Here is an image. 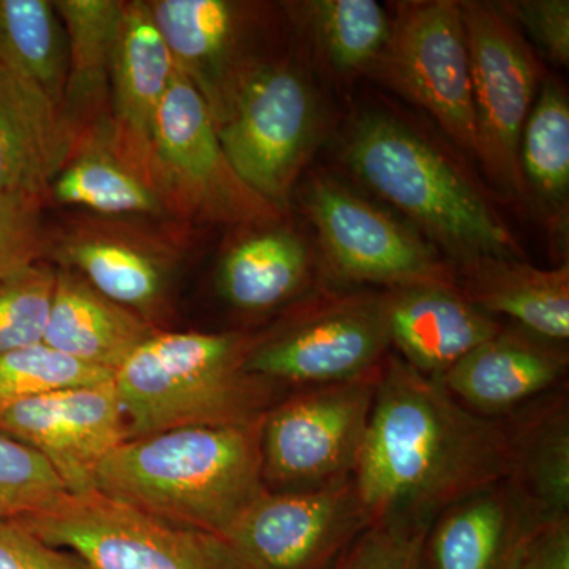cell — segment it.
Segmentation results:
<instances>
[{"instance_id":"cell-1","label":"cell","mask_w":569,"mask_h":569,"mask_svg":"<svg viewBox=\"0 0 569 569\" xmlns=\"http://www.w3.org/2000/svg\"><path fill=\"white\" fill-rule=\"evenodd\" d=\"M509 475L505 419L479 417L391 351L353 475L370 523L429 527Z\"/></svg>"},{"instance_id":"cell-12","label":"cell","mask_w":569,"mask_h":569,"mask_svg":"<svg viewBox=\"0 0 569 569\" xmlns=\"http://www.w3.org/2000/svg\"><path fill=\"white\" fill-rule=\"evenodd\" d=\"M369 526L350 477L317 489H266L223 541L246 569H329Z\"/></svg>"},{"instance_id":"cell-17","label":"cell","mask_w":569,"mask_h":569,"mask_svg":"<svg viewBox=\"0 0 569 569\" xmlns=\"http://www.w3.org/2000/svg\"><path fill=\"white\" fill-rule=\"evenodd\" d=\"M563 343L503 328L463 356L438 383L479 417L505 419L561 389L568 373Z\"/></svg>"},{"instance_id":"cell-3","label":"cell","mask_w":569,"mask_h":569,"mask_svg":"<svg viewBox=\"0 0 569 569\" xmlns=\"http://www.w3.org/2000/svg\"><path fill=\"white\" fill-rule=\"evenodd\" d=\"M343 159L462 264L516 258L519 247L485 193L425 134L383 111L356 119Z\"/></svg>"},{"instance_id":"cell-38","label":"cell","mask_w":569,"mask_h":569,"mask_svg":"<svg viewBox=\"0 0 569 569\" xmlns=\"http://www.w3.org/2000/svg\"><path fill=\"white\" fill-rule=\"evenodd\" d=\"M519 569H569V518L542 523L535 531Z\"/></svg>"},{"instance_id":"cell-36","label":"cell","mask_w":569,"mask_h":569,"mask_svg":"<svg viewBox=\"0 0 569 569\" xmlns=\"http://www.w3.org/2000/svg\"><path fill=\"white\" fill-rule=\"evenodd\" d=\"M516 24L529 31L531 39L560 66L569 62L568 0H519L498 3Z\"/></svg>"},{"instance_id":"cell-10","label":"cell","mask_w":569,"mask_h":569,"mask_svg":"<svg viewBox=\"0 0 569 569\" xmlns=\"http://www.w3.org/2000/svg\"><path fill=\"white\" fill-rule=\"evenodd\" d=\"M383 295L323 296L279 335L252 340L244 369L301 388L380 372L391 353Z\"/></svg>"},{"instance_id":"cell-22","label":"cell","mask_w":569,"mask_h":569,"mask_svg":"<svg viewBox=\"0 0 569 569\" xmlns=\"http://www.w3.org/2000/svg\"><path fill=\"white\" fill-rule=\"evenodd\" d=\"M471 305L492 317L511 318L523 331L563 343L569 339V266L535 268L516 258L463 264L459 288Z\"/></svg>"},{"instance_id":"cell-29","label":"cell","mask_w":569,"mask_h":569,"mask_svg":"<svg viewBox=\"0 0 569 569\" xmlns=\"http://www.w3.org/2000/svg\"><path fill=\"white\" fill-rule=\"evenodd\" d=\"M523 182L549 204H563L569 190V103L553 78L539 86L519 146Z\"/></svg>"},{"instance_id":"cell-18","label":"cell","mask_w":569,"mask_h":569,"mask_svg":"<svg viewBox=\"0 0 569 569\" xmlns=\"http://www.w3.org/2000/svg\"><path fill=\"white\" fill-rule=\"evenodd\" d=\"M383 299L392 353L433 381L501 329L456 283L396 288Z\"/></svg>"},{"instance_id":"cell-25","label":"cell","mask_w":569,"mask_h":569,"mask_svg":"<svg viewBox=\"0 0 569 569\" xmlns=\"http://www.w3.org/2000/svg\"><path fill=\"white\" fill-rule=\"evenodd\" d=\"M309 276L305 241L293 231L272 228L247 236L224 253L219 288L231 306L260 312L293 298Z\"/></svg>"},{"instance_id":"cell-28","label":"cell","mask_w":569,"mask_h":569,"mask_svg":"<svg viewBox=\"0 0 569 569\" xmlns=\"http://www.w3.org/2000/svg\"><path fill=\"white\" fill-rule=\"evenodd\" d=\"M0 66L66 111L69 47L54 3L0 0Z\"/></svg>"},{"instance_id":"cell-9","label":"cell","mask_w":569,"mask_h":569,"mask_svg":"<svg viewBox=\"0 0 569 569\" xmlns=\"http://www.w3.org/2000/svg\"><path fill=\"white\" fill-rule=\"evenodd\" d=\"M157 189L171 208L223 224H263L279 209L239 178L200 92L174 71L153 138Z\"/></svg>"},{"instance_id":"cell-5","label":"cell","mask_w":569,"mask_h":569,"mask_svg":"<svg viewBox=\"0 0 569 569\" xmlns=\"http://www.w3.org/2000/svg\"><path fill=\"white\" fill-rule=\"evenodd\" d=\"M212 121L239 178L282 209L321 127L317 93L305 74L284 63L242 67Z\"/></svg>"},{"instance_id":"cell-19","label":"cell","mask_w":569,"mask_h":569,"mask_svg":"<svg viewBox=\"0 0 569 569\" xmlns=\"http://www.w3.org/2000/svg\"><path fill=\"white\" fill-rule=\"evenodd\" d=\"M77 142L67 112L0 66V197L43 200Z\"/></svg>"},{"instance_id":"cell-37","label":"cell","mask_w":569,"mask_h":569,"mask_svg":"<svg viewBox=\"0 0 569 569\" xmlns=\"http://www.w3.org/2000/svg\"><path fill=\"white\" fill-rule=\"evenodd\" d=\"M0 569H91L74 553L41 541L22 523H0Z\"/></svg>"},{"instance_id":"cell-2","label":"cell","mask_w":569,"mask_h":569,"mask_svg":"<svg viewBox=\"0 0 569 569\" xmlns=\"http://www.w3.org/2000/svg\"><path fill=\"white\" fill-rule=\"evenodd\" d=\"M261 422L129 438L97 466L92 489L174 526L224 539L266 490Z\"/></svg>"},{"instance_id":"cell-13","label":"cell","mask_w":569,"mask_h":569,"mask_svg":"<svg viewBox=\"0 0 569 569\" xmlns=\"http://www.w3.org/2000/svg\"><path fill=\"white\" fill-rule=\"evenodd\" d=\"M306 206L332 274L347 282L455 283L452 272L425 239L383 209L318 176L307 187Z\"/></svg>"},{"instance_id":"cell-16","label":"cell","mask_w":569,"mask_h":569,"mask_svg":"<svg viewBox=\"0 0 569 569\" xmlns=\"http://www.w3.org/2000/svg\"><path fill=\"white\" fill-rule=\"evenodd\" d=\"M541 518L511 479L443 509L427 529L421 569H519Z\"/></svg>"},{"instance_id":"cell-24","label":"cell","mask_w":569,"mask_h":569,"mask_svg":"<svg viewBox=\"0 0 569 569\" xmlns=\"http://www.w3.org/2000/svg\"><path fill=\"white\" fill-rule=\"evenodd\" d=\"M69 47L66 111L78 140L107 127L108 93L123 2L116 0H58Z\"/></svg>"},{"instance_id":"cell-35","label":"cell","mask_w":569,"mask_h":569,"mask_svg":"<svg viewBox=\"0 0 569 569\" xmlns=\"http://www.w3.org/2000/svg\"><path fill=\"white\" fill-rule=\"evenodd\" d=\"M47 247L41 198L22 193L0 197V277L39 263Z\"/></svg>"},{"instance_id":"cell-14","label":"cell","mask_w":569,"mask_h":569,"mask_svg":"<svg viewBox=\"0 0 569 569\" xmlns=\"http://www.w3.org/2000/svg\"><path fill=\"white\" fill-rule=\"evenodd\" d=\"M0 429L41 452L74 493L92 489L97 466L129 440L114 380L2 403Z\"/></svg>"},{"instance_id":"cell-11","label":"cell","mask_w":569,"mask_h":569,"mask_svg":"<svg viewBox=\"0 0 569 569\" xmlns=\"http://www.w3.org/2000/svg\"><path fill=\"white\" fill-rule=\"evenodd\" d=\"M372 70L475 156L470 56L460 2L433 0L406 7L392 22L387 50Z\"/></svg>"},{"instance_id":"cell-15","label":"cell","mask_w":569,"mask_h":569,"mask_svg":"<svg viewBox=\"0 0 569 569\" xmlns=\"http://www.w3.org/2000/svg\"><path fill=\"white\" fill-rule=\"evenodd\" d=\"M174 71L173 59L153 24L148 2H123L111 63L107 138L112 151L157 192L153 138Z\"/></svg>"},{"instance_id":"cell-4","label":"cell","mask_w":569,"mask_h":569,"mask_svg":"<svg viewBox=\"0 0 569 569\" xmlns=\"http://www.w3.org/2000/svg\"><path fill=\"white\" fill-rule=\"evenodd\" d=\"M250 343L236 332L149 337L114 376L129 438L263 421L276 383L244 369Z\"/></svg>"},{"instance_id":"cell-7","label":"cell","mask_w":569,"mask_h":569,"mask_svg":"<svg viewBox=\"0 0 569 569\" xmlns=\"http://www.w3.org/2000/svg\"><path fill=\"white\" fill-rule=\"evenodd\" d=\"M380 372L347 383L302 388L269 408L261 422L266 489L309 490L353 477Z\"/></svg>"},{"instance_id":"cell-32","label":"cell","mask_w":569,"mask_h":569,"mask_svg":"<svg viewBox=\"0 0 569 569\" xmlns=\"http://www.w3.org/2000/svg\"><path fill=\"white\" fill-rule=\"evenodd\" d=\"M67 492L50 460L0 433V523L39 515Z\"/></svg>"},{"instance_id":"cell-31","label":"cell","mask_w":569,"mask_h":569,"mask_svg":"<svg viewBox=\"0 0 569 569\" xmlns=\"http://www.w3.org/2000/svg\"><path fill=\"white\" fill-rule=\"evenodd\" d=\"M112 380L114 372L110 370L84 365L47 343H36L0 356V406Z\"/></svg>"},{"instance_id":"cell-26","label":"cell","mask_w":569,"mask_h":569,"mask_svg":"<svg viewBox=\"0 0 569 569\" xmlns=\"http://www.w3.org/2000/svg\"><path fill=\"white\" fill-rule=\"evenodd\" d=\"M59 261L104 298L140 312L162 298L167 261L151 246L129 236L82 233L58 247Z\"/></svg>"},{"instance_id":"cell-21","label":"cell","mask_w":569,"mask_h":569,"mask_svg":"<svg viewBox=\"0 0 569 569\" xmlns=\"http://www.w3.org/2000/svg\"><path fill=\"white\" fill-rule=\"evenodd\" d=\"M156 332L138 313L104 298L78 272L67 268L56 271L43 336L48 347L116 376L130 355Z\"/></svg>"},{"instance_id":"cell-8","label":"cell","mask_w":569,"mask_h":569,"mask_svg":"<svg viewBox=\"0 0 569 569\" xmlns=\"http://www.w3.org/2000/svg\"><path fill=\"white\" fill-rule=\"evenodd\" d=\"M470 56L475 157L509 194L526 190L520 137L541 86V63L519 26L490 2H460Z\"/></svg>"},{"instance_id":"cell-30","label":"cell","mask_w":569,"mask_h":569,"mask_svg":"<svg viewBox=\"0 0 569 569\" xmlns=\"http://www.w3.org/2000/svg\"><path fill=\"white\" fill-rule=\"evenodd\" d=\"M318 47L337 71L372 70L391 39L392 21L376 0L307 3Z\"/></svg>"},{"instance_id":"cell-23","label":"cell","mask_w":569,"mask_h":569,"mask_svg":"<svg viewBox=\"0 0 569 569\" xmlns=\"http://www.w3.org/2000/svg\"><path fill=\"white\" fill-rule=\"evenodd\" d=\"M507 422L511 479L542 522L569 518V403L567 389L520 408Z\"/></svg>"},{"instance_id":"cell-33","label":"cell","mask_w":569,"mask_h":569,"mask_svg":"<svg viewBox=\"0 0 569 569\" xmlns=\"http://www.w3.org/2000/svg\"><path fill=\"white\" fill-rule=\"evenodd\" d=\"M56 271L33 263L0 277V356L43 342Z\"/></svg>"},{"instance_id":"cell-6","label":"cell","mask_w":569,"mask_h":569,"mask_svg":"<svg viewBox=\"0 0 569 569\" xmlns=\"http://www.w3.org/2000/svg\"><path fill=\"white\" fill-rule=\"evenodd\" d=\"M17 522L91 569H246L222 538L174 526L93 489L67 492Z\"/></svg>"},{"instance_id":"cell-27","label":"cell","mask_w":569,"mask_h":569,"mask_svg":"<svg viewBox=\"0 0 569 569\" xmlns=\"http://www.w3.org/2000/svg\"><path fill=\"white\" fill-rule=\"evenodd\" d=\"M59 203L102 213H152L167 209L162 194L118 156L107 127L81 137L50 187Z\"/></svg>"},{"instance_id":"cell-20","label":"cell","mask_w":569,"mask_h":569,"mask_svg":"<svg viewBox=\"0 0 569 569\" xmlns=\"http://www.w3.org/2000/svg\"><path fill=\"white\" fill-rule=\"evenodd\" d=\"M149 11L176 70L200 92L212 119L239 71L241 7L227 0H153Z\"/></svg>"},{"instance_id":"cell-34","label":"cell","mask_w":569,"mask_h":569,"mask_svg":"<svg viewBox=\"0 0 569 569\" xmlns=\"http://www.w3.org/2000/svg\"><path fill=\"white\" fill-rule=\"evenodd\" d=\"M429 527L370 523L329 569H421Z\"/></svg>"}]
</instances>
